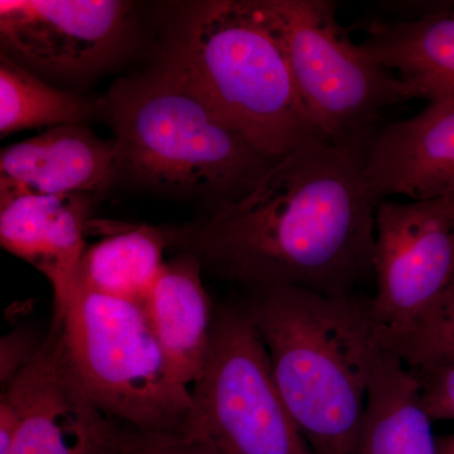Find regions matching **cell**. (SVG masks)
<instances>
[{
    "label": "cell",
    "instance_id": "cell-1",
    "mask_svg": "<svg viewBox=\"0 0 454 454\" xmlns=\"http://www.w3.org/2000/svg\"><path fill=\"white\" fill-rule=\"evenodd\" d=\"M370 138L313 139L293 149L240 199L169 230V247L250 289L295 286L348 297L373 273L376 203Z\"/></svg>",
    "mask_w": 454,
    "mask_h": 454
},
{
    "label": "cell",
    "instance_id": "cell-13",
    "mask_svg": "<svg viewBox=\"0 0 454 454\" xmlns=\"http://www.w3.org/2000/svg\"><path fill=\"white\" fill-rule=\"evenodd\" d=\"M0 181L40 195H88L118 181L114 142L66 124L3 149Z\"/></svg>",
    "mask_w": 454,
    "mask_h": 454
},
{
    "label": "cell",
    "instance_id": "cell-4",
    "mask_svg": "<svg viewBox=\"0 0 454 454\" xmlns=\"http://www.w3.org/2000/svg\"><path fill=\"white\" fill-rule=\"evenodd\" d=\"M160 59L271 160L325 139L310 121L282 41L258 0L191 5Z\"/></svg>",
    "mask_w": 454,
    "mask_h": 454
},
{
    "label": "cell",
    "instance_id": "cell-3",
    "mask_svg": "<svg viewBox=\"0 0 454 454\" xmlns=\"http://www.w3.org/2000/svg\"><path fill=\"white\" fill-rule=\"evenodd\" d=\"M115 136L118 181L158 192L240 199L278 160L262 154L177 70L160 59L98 101Z\"/></svg>",
    "mask_w": 454,
    "mask_h": 454
},
{
    "label": "cell",
    "instance_id": "cell-8",
    "mask_svg": "<svg viewBox=\"0 0 454 454\" xmlns=\"http://www.w3.org/2000/svg\"><path fill=\"white\" fill-rule=\"evenodd\" d=\"M372 315L384 334L413 330L454 280V199L376 206Z\"/></svg>",
    "mask_w": 454,
    "mask_h": 454
},
{
    "label": "cell",
    "instance_id": "cell-9",
    "mask_svg": "<svg viewBox=\"0 0 454 454\" xmlns=\"http://www.w3.org/2000/svg\"><path fill=\"white\" fill-rule=\"evenodd\" d=\"M136 7L119 0H2V53L37 74L80 79L127 55Z\"/></svg>",
    "mask_w": 454,
    "mask_h": 454
},
{
    "label": "cell",
    "instance_id": "cell-16",
    "mask_svg": "<svg viewBox=\"0 0 454 454\" xmlns=\"http://www.w3.org/2000/svg\"><path fill=\"white\" fill-rule=\"evenodd\" d=\"M355 454H439L417 378L385 348L373 367Z\"/></svg>",
    "mask_w": 454,
    "mask_h": 454
},
{
    "label": "cell",
    "instance_id": "cell-14",
    "mask_svg": "<svg viewBox=\"0 0 454 454\" xmlns=\"http://www.w3.org/2000/svg\"><path fill=\"white\" fill-rule=\"evenodd\" d=\"M202 273L200 259L178 253L164 262L142 304L170 367L188 387L205 364L216 315Z\"/></svg>",
    "mask_w": 454,
    "mask_h": 454
},
{
    "label": "cell",
    "instance_id": "cell-23",
    "mask_svg": "<svg viewBox=\"0 0 454 454\" xmlns=\"http://www.w3.org/2000/svg\"><path fill=\"white\" fill-rule=\"evenodd\" d=\"M439 454H454V442L452 444H450V448H448L447 450V452L446 453H441L439 452Z\"/></svg>",
    "mask_w": 454,
    "mask_h": 454
},
{
    "label": "cell",
    "instance_id": "cell-10",
    "mask_svg": "<svg viewBox=\"0 0 454 454\" xmlns=\"http://www.w3.org/2000/svg\"><path fill=\"white\" fill-rule=\"evenodd\" d=\"M0 399L20 417L11 454H119L121 426L83 387L55 317L35 356L3 385Z\"/></svg>",
    "mask_w": 454,
    "mask_h": 454
},
{
    "label": "cell",
    "instance_id": "cell-12",
    "mask_svg": "<svg viewBox=\"0 0 454 454\" xmlns=\"http://www.w3.org/2000/svg\"><path fill=\"white\" fill-rule=\"evenodd\" d=\"M91 206L88 195H40L0 181V244L49 279L55 309L74 291Z\"/></svg>",
    "mask_w": 454,
    "mask_h": 454
},
{
    "label": "cell",
    "instance_id": "cell-18",
    "mask_svg": "<svg viewBox=\"0 0 454 454\" xmlns=\"http://www.w3.org/2000/svg\"><path fill=\"white\" fill-rule=\"evenodd\" d=\"M98 113V101L52 88L13 59L0 57V134L82 124Z\"/></svg>",
    "mask_w": 454,
    "mask_h": 454
},
{
    "label": "cell",
    "instance_id": "cell-11",
    "mask_svg": "<svg viewBox=\"0 0 454 454\" xmlns=\"http://www.w3.org/2000/svg\"><path fill=\"white\" fill-rule=\"evenodd\" d=\"M365 169L376 206L391 199H454V98L430 100L417 115L379 128Z\"/></svg>",
    "mask_w": 454,
    "mask_h": 454
},
{
    "label": "cell",
    "instance_id": "cell-20",
    "mask_svg": "<svg viewBox=\"0 0 454 454\" xmlns=\"http://www.w3.org/2000/svg\"><path fill=\"white\" fill-rule=\"evenodd\" d=\"M419 385L420 405L432 420H454V357L411 369Z\"/></svg>",
    "mask_w": 454,
    "mask_h": 454
},
{
    "label": "cell",
    "instance_id": "cell-21",
    "mask_svg": "<svg viewBox=\"0 0 454 454\" xmlns=\"http://www.w3.org/2000/svg\"><path fill=\"white\" fill-rule=\"evenodd\" d=\"M119 454H225L207 442L186 435L158 434L122 427Z\"/></svg>",
    "mask_w": 454,
    "mask_h": 454
},
{
    "label": "cell",
    "instance_id": "cell-6",
    "mask_svg": "<svg viewBox=\"0 0 454 454\" xmlns=\"http://www.w3.org/2000/svg\"><path fill=\"white\" fill-rule=\"evenodd\" d=\"M282 41L310 121L333 143L370 138L387 107L420 98L349 40L328 0H258Z\"/></svg>",
    "mask_w": 454,
    "mask_h": 454
},
{
    "label": "cell",
    "instance_id": "cell-7",
    "mask_svg": "<svg viewBox=\"0 0 454 454\" xmlns=\"http://www.w3.org/2000/svg\"><path fill=\"white\" fill-rule=\"evenodd\" d=\"M190 434L225 454H315L271 372L267 348L244 307L216 309L210 346L192 384Z\"/></svg>",
    "mask_w": 454,
    "mask_h": 454
},
{
    "label": "cell",
    "instance_id": "cell-5",
    "mask_svg": "<svg viewBox=\"0 0 454 454\" xmlns=\"http://www.w3.org/2000/svg\"><path fill=\"white\" fill-rule=\"evenodd\" d=\"M74 372L98 408L139 432L188 435L196 408L142 304L74 286L53 309Z\"/></svg>",
    "mask_w": 454,
    "mask_h": 454
},
{
    "label": "cell",
    "instance_id": "cell-19",
    "mask_svg": "<svg viewBox=\"0 0 454 454\" xmlns=\"http://www.w3.org/2000/svg\"><path fill=\"white\" fill-rule=\"evenodd\" d=\"M380 334L382 348L395 354L411 370L454 357V280L437 306L413 330Z\"/></svg>",
    "mask_w": 454,
    "mask_h": 454
},
{
    "label": "cell",
    "instance_id": "cell-22",
    "mask_svg": "<svg viewBox=\"0 0 454 454\" xmlns=\"http://www.w3.org/2000/svg\"><path fill=\"white\" fill-rule=\"evenodd\" d=\"M41 343H35L26 333H14L2 340V384H7L28 363Z\"/></svg>",
    "mask_w": 454,
    "mask_h": 454
},
{
    "label": "cell",
    "instance_id": "cell-17",
    "mask_svg": "<svg viewBox=\"0 0 454 454\" xmlns=\"http://www.w3.org/2000/svg\"><path fill=\"white\" fill-rule=\"evenodd\" d=\"M168 247V229L145 223L116 230L86 247L74 286L143 304L160 276Z\"/></svg>",
    "mask_w": 454,
    "mask_h": 454
},
{
    "label": "cell",
    "instance_id": "cell-15",
    "mask_svg": "<svg viewBox=\"0 0 454 454\" xmlns=\"http://www.w3.org/2000/svg\"><path fill=\"white\" fill-rule=\"evenodd\" d=\"M358 46L420 98H454V2L419 17L372 20Z\"/></svg>",
    "mask_w": 454,
    "mask_h": 454
},
{
    "label": "cell",
    "instance_id": "cell-2",
    "mask_svg": "<svg viewBox=\"0 0 454 454\" xmlns=\"http://www.w3.org/2000/svg\"><path fill=\"white\" fill-rule=\"evenodd\" d=\"M245 309L289 413L315 454H355L382 348L372 300L254 289Z\"/></svg>",
    "mask_w": 454,
    "mask_h": 454
}]
</instances>
